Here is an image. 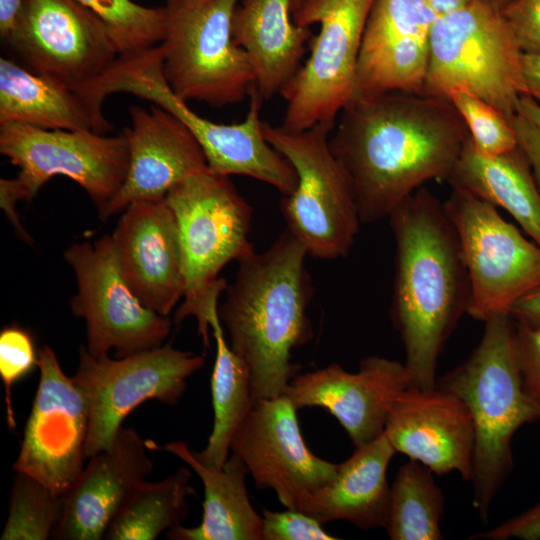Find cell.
I'll list each match as a JSON object with an SVG mask.
<instances>
[{"instance_id": "obj_1", "label": "cell", "mask_w": 540, "mask_h": 540, "mask_svg": "<svg viewBox=\"0 0 540 540\" xmlns=\"http://www.w3.org/2000/svg\"><path fill=\"white\" fill-rule=\"evenodd\" d=\"M333 131L362 224L388 218L425 182L447 181L470 138L449 99L404 92L354 98Z\"/></svg>"}, {"instance_id": "obj_2", "label": "cell", "mask_w": 540, "mask_h": 540, "mask_svg": "<svg viewBox=\"0 0 540 540\" xmlns=\"http://www.w3.org/2000/svg\"><path fill=\"white\" fill-rule=\"evenodd\" d=\"M395 241L390 319L411 386L436 387L440 354L467 309L470 282L444 202L420 187L388 216Z\"/></svg>"}, {"instance_id": "obj_3", "label": "cell", "mask_w": 540, "mask_h": 540, "mask_svg": "<svg viewBox=\"0 0 540 540\" xmlns=\"http://www.w3.org/2000/svg\"><path fill=\"white\" fill-rule=\"evenodd\" d=\"M307 250L287 229L263 252L238 261L218 306L231 349L250 371L253 404L280 396L298 375L292 350L314 336L307 311L313 295Z\"/></svg>"}, {"instance_id": "obj_4", "label": "cell", "mask_w": 540, "mask_h": 540, "mask_svg": "<svg viewBox=\"0 0 540 540\" xmlns=\"http://www.w3.org/2000/svg\"><path fill=\"white\" fill-rule=\"evenodd\" d=\"M478 345L457 367L437 379L436 386L459 397L474 427V452L469 482L472 505L482 521L513 466L511 443L516 431L540 420V402L525 389L510 314L484 322Z\"/></svg>"}, {"instance_id": "obj_5", "label": "cell", "mask_w": 540, "mask_h": 540, "mask_svg": "<svg viewBox=\"0 0 540 540\" xmlns=\"http://www.w3.org/2000/svg\"><path fill=\"white\" fill-rule=\"evenodd\" d=\"M165 199L177 220L185 278L184 300L173 322L195 317L208 348L210 323L228 285L219 273L255 250L249 241L253 209L229 176L209 168L177 184Z\"/></svg>"}, {"instance_id": "obj_6", "label": "cell", "mask_w": 540, "mask_h": 540, "mask_svg": "<svg viewBox=\"0 0 540 540\" xmlns=\"http://www.w3.org/2000/svg\"><path fill=\"white\" fill-rule=\"evenodd\" d=\"M103 101L113 93H128L169 111L192 133L206 157L208 168L218 174L254 178L290 195L297 183L289 163L266 140L260 112L263 98L256 85L249 92L245 119L235 124L215 123L195 113L169 88L162 72L160 44L145 52L120 56L113 68L96 84Z\"/></svg>"}, {"instance_id": "obj_7", "label": "cell", "mask_w": 540, "mask_h": 540, "mask_svg": "<svg viewBox=\"0 0 540 540\" xmlns=\"http://www.w3.org/2000/svg\"><path fill=\"white\" fill-rule=\"evenodd\" d=\"M522 56L502 8L491 0H473L435 18L423 94L448 99L465 89L511 121L527 95Z\"/></svg>"}, {"instance_id": "obj_8", "label": "cell", "mask_w": 540, "mask_h": 540, "mask_svg": "<svg viewBox=\"0 0 540 540\" xmlns=\"http://www.w3.org/2000/svg\"><path fill=\"white\" fill-rule=\"evenodd\" d=\"M239 0H164L162 72L172 92L220 108L241 102L256 84L246 52L233 40Z\"/></svg>"}, {"instance_id": "obj_9", "label": "cell", "mask_w": 540, "mask_h": 540, "mask_svg": "<svg viewBox=\"0 0 540 540\" xmlns=\"http://www.w3.org/2000/svg\"><path fill=\"white\" fill-rule=\"evenodd\" d=\"M335 123L289 131L263 122L268 143L293 167L297 183L283 196L280 210L289 230L308 255L332 260L346 256L361 220L348 178L330 148Z\"/></svg>"}, {"instance_id": "obj_10", "label": "cell", "mask_w": 540, "mask_h": 540, "mask_svg": "<svg viewBox=\"0 0 540 540\" xmlns=\"http://www.w3.org/2000/svg\"><path fill=\"white\" fill-rule=\"evenodd\" d=\"M375 0H303L293 12L303 27L318 23L310 56L283 87L284 129L303 131L335 123L354 99L364 27Z\"/></svg>"}, {"instance_id": "obj_11", "label": "cell", "mask_w": 540, "mask_h": 540, "mask_svg": "<svg viewBox=\"0 0 540 540\" xmlns=\"http://www.w3.org/2000/svg\"><path fill=\"white\" fill-rule=\"evenodd\" d=\"M461 246L470 282L467 314L485 322L508 313L540 285V247L489 202L452 188L444 202Z\"/></svg>"}, {"instance_id": "obj_12", "label": "cell", "mask_w": 540, "mask_h": 540, "mask_svg": "<svg viewBox=\"0 0 540 540\" xmlns=\"http://www.w3.org/2000/svg\"><path fill=\"white\" fill-rule=\"evenodd\" d=\"M204 363L203 355L176 349L171 342L122 358L93 357L82 346L72 377L89 410L86 459L110 447L123 420L140 404H176L187 379Z\"/></svg>"}, {"instance_id": "obj_13", "label": "cell", "mask_w": 540, "mask_h": 540, "mask_svg": "<svg viewBox=\"0 0 540 540\" xmlns=\"http://www.w3.org/2000/svg\"><path fill=\"white\" fill-rule=\"evenodd\" d=\"M64 259L72 268L77 293L72 313L86 324V351L93 357L116 358L164 344L172 327L169 316L145 306L129 286L120 267L111 235L71 245Z\"/></svg>"}, {"instance_id": "obj_14", "label": "cell", "mask_w": 540, "mask_h": 540, "mask_svg": "<svg viewBox=\"0 0 540 540\" xmlns=\"http://www.w3.org/2000/svg\"><path fill=\"white\" fill-rule=\"evenodd\" d=\"M0 152L19 168L16 178L26 200L50 178L62 175L80 185L98 210L116 195L129 165L123 134L49 130L21 123L0 125Z\"/></svg>"}, {"instance_id": "obj_15", "label": "cell", "mask_w": 540, "mask_h": 540, "mask_svg": "<svg viewBox=\"0 0 540 540\" xmlns=\"http://www.w3.org/2000/svg\"><path fill=\"white\" fill-rule=\"evenodd\" d=\"M7 44L25 68L86 95L120 57L106 24L77 0H28Z\"/></svg>"}, {"instance_id": "obj_16", "label": "cell", "mask_w": 540, "mask_h": 540, "mask_svg": "<svg viewBox=\"0 0 540 540\" xmlns=\"http://www.w3.org/2000/svg\"><path fill=\"white\" fill-rule=\"evenodd\" d=\"M38 368V388L12 468L64 497L84 468L88 405L49 346L38 352Z\"/></svg>"}, {"instance_id": "obj_17", "label": "cell", "mask_w": 540, "mask_h": 540, "mask_svg": "<svg viewBox=\"0 0 540 540\" xmlns=\"http://www.w3.org/2000/svg\"><path fill=\"white\" fill-rule=\"evenodd\" d=\"M296 412L282 394L253 404L232 437L230 453L243 461L258 489L272 490L285 508L299 511L335 477L338 464L310 451Z\"/></svg>"}, {"instance_id": "obj_18", "label": "cell", "mask_w": 540, "mask_h": 540, "mask_svg": "<svg viewBox=\"0 0 540 540\" xmlns=\"http://www.w3.org/2000/svg\"><path fill=\"white\" fill-rule=\"evenodd\" d=\"M411 386L404 363L369 356L355 373L332 363L324 368L296 375L282 395L294 407H320L344 427L355 448L383 434L389 411L396 398Z\"/></svg>"}, {"instance_id": "obj_19", "label": "cell", "mask_w": 540, "mask_h": 540, "mask_svg": "<svg viewBox=\"0 0 540 540\" xmlns=\"http://www.w3.org/2000/svg\"><path fill=\"white\" fill-rule=\"evenodd\" d=\"M435 18L425 0H375L363 31L354 98L423 94Z\"/></svg>"}, {"instance_id": "obj_20", "label": "cell", "mask_w": 540, "mask_h": 540, "mask_svg": "<svg viewBox=\"0 0 540 540\" xmlns=\"http://www.w3.org/2000/svg\"><path fill=\"white\" fill-rule=\"evenodd\" d=\"M130 125L122 133L128 143L125 180L103 208L101 220L124 211L130 204L164 200L177 184L208 168L206 157L189 129L158 105L129 108Z\"/></svg>"}, {"instance_id": "obj_21", "label": "cell", "mask_w": 540, "mask_h": 540, "mask_svg": "<svg viewBox=\"0 0 540 540\" xmlns=\"http://www.w3.org/2000/svg\"><path fill=\"white\" fill-rule=\"evenodd\" d=\"M384 434L394 447L441 476L457 472L469 481L474 452L470 411L456 395L437 386L408 387L394 401Z\"/></svg>"}, {"instance_id": "obj_22", "label": "cell", "mask_w": 540, "mask_h": 540, "mask_svg": "<svg viewBox=\"0 0 540 540\" xmlns=\"http://www.w3.org/2000/svg\"><path fill=\"white\" fill-rule=\"evenodd\" d=\"M111 236L133 292L145 306L169 316L184 297L185 278L177 220L166 199L130 204Z\"/></svg>"}, {"instance_id": "obj_23", "label": "cell", "mask_w": 540, "mask_h": 540, "mask_svg": "<svg viewBox=\"0 0 540 540\" xmlns=\"http://www.w3.org/2000/svg\"><path fill=\"white\" fill-rule=\"evenodd\" d=\"M147 442L121 426L110 447L89 458L64 495L61 518L51 539L101 540L122 504L153 471Z\"/></svg>"}, {"instance_id": "obj_24", "label": "cell", "mask_w": 540, "mask_h": 540, "mask_svg": "<svg viewBox=\"0 0 540 540\" xmlns=\"http://www.w3.org/2000/svg\"><path fill=\"white\" fill-rule=\"evenodd\" d=\"M395 452L384 432L356 447L347 460L338 464L335 477L307 498L299 511L322 525L344 520L362 530L385 528L391 490L386 472Z\"/></svg>"}, {"instance_id": "obj_25", "label": "cell", "mask_w": 540, "mask_h": 540, "mask_svg": "<svg viewBox=\"0 0 540 540\" xmlns=\"http://www.w3.org/2000/svg\"><path fill=\"white\" fill-rule=\"evenodd\" d=\"M232 36L246 52L265 101L298 71L312 32L294 22L292 0H243L234 12Z\"/></svg>"}, {"instance_id": "obj_26", "label": "cell", "mask_w": 540, "mask_h": 540, "mask_svg": "<svg viewBox=\"0 0 540 540\" xmlns=\"http://www.w3.org/2000/svg\"><path fill=\"white\" fill-rule=\"evenodd\" d=\"M149 450L169 452L186 463L204 487L203 515L199 525H179L165 533L170 540H263L262 516L253 508L246 488L248 471L231 453L222 468L201 463L183 441L159 446L147 440Z\"/></svg>"}, {"instance_id": "obj_27", "label": "cell", "mask_w": 540, "mask_h": 540, "mask_svg": "<svg viewBox=\"0 0 540 540\" xmlns=\"http://www.w3.org/2000/svg\"><path fill=\"white\" fill-rule=\"evenodd\" d=\"M7 123L100 134L113 128L88 95L1 57L0 125Z\"/></svg>"}, {"instance_id": "obj_28", "label": "cell", "mask_w": 540, "mask_h": 540, "mask_svg": "<svg viewBox=\"0 0 540 540\" xmlns=\"http://www.w3.org/2000/svg\"><path fill=\"white\" fill-rule=\"evenodd\" d=\"M447 182L504 209L540 247V190L519 146L506 154L486 156L469 138Z\"/></svg>"}, {"instance_id": "obj_29", "label": "cell", "mask_w": 540, "mask_h": 540, "mask_svg": "<svg viewBox=\"0 0 540 540\" xmlns=\"http://www.w3.org/2000/svg\"><path fill=\"white\" fill-rule=\"evenodd\" d=\"M210 327L216 345L211 375L214 421L205 448L195 455L206 466L222 468L229 457L232 437L251 411L253 400L249 368L228 346L218 314Z\"/></svg>"}, {"instance_id": "obj_30", "label": "cell", "mask_w": 540, "mask_h": 540, "mask_svg": "<svg viewBox=\"0 0 540 540\" xmlns=\"http://www.w3.org/2000/svg\"><path fill=\"white\" fill-rule=\"evenodd\" d=\"M191 471L186 467L157 482L142 481L110 522L106 540H155L182 525L189 510Z\"/></svg>"}, {"instance_id": "obj_31", "label": "cell", "mask_w": 540, "mask_h": 540, "mask_svg": "<svg viewBox=\"0 0 540 540\" xmlns=\"http://www.w3.org/2000/svg\"><path fill=\"white\" fill-rule=\"evenodd\" d=\"M433 472L410 460L397 471L390 490L386 532L391 540H441L444 494Z\"/></svg>"}, {"instance_id": "obj_32", "label": "cell", "mask_w": 540, "mask_h": 540, "mask_svg": "<svg viewBox=\"0 0 540 540\" xmlns=\"http://www.w3.org/2000/svg\"><path fill=\"white\" fill-rule=\"evenodd\" d=\"M64 497L36 478L15 471L9 514L1 540H47L61 518Z\"/></svg>"}, {"instance_id": "obj_33", "label": "cell", "mask_w": 540, "mask_h": 540, "mask_svg": "<svg viewBox=\"0 0 540 540\" xmlns=\"http://www.w3.org/2000/svg\"><path fill=\"white\" fill-rule=\"evenodd\" d=\"M108 27L120 56H130L161 44L166 32L164 6L148 7L133 0H77Z\"/></svg>"}, {"instance_id": "obj_34", "label": "cell", "mask_w": 540, "mask_h": 540, "mask_svg": "<svg viewBox=\"0 0 540 540\" xmlns=\"http://www.w3.org/2000/svg\"><path fill=\"white\" fill-rule=\"evenodd\" d=\"M448 99L464 120L474 148L486 156H499L518 148L511 121L495 107L465 89L451 92Z\"/></svg>"}, {"instance_id": "obj_35", "label": "cell", "mask_w": 540, "mask_h": 540, "mask_svg": "<svg viewBox=\"0 0 540 540\" xmlns=\"http://www.w3.org/2000/svg\"><path fill=\"white\" fill-rule=\"evenodd\" d=\"M35 366H38V354L30 333L15 325L4 327L0 332V377L5 388L6 418L11 429L16 426L12 388Z\"/></svg>"}, {"instance_id": "obj_36", "label": "cell", "mask_w": 540, "mask_h": 540, "mask_svg": "<svg viewBox=\"0 0 540 540\" xmlns=\"http://www.w3.org/2000/svg\"><path fill=\"white\" fill-rule=\"evenodd\" d=\"M313 517L286 508L284 511L263 509V540H335Z\"/></svg>"}, {"instance_id": "obj_37", "label": "cell", "mask_w": 540, "mask_h": 540, "mask_svg": "<svg viewBox=\"0 0 540 540\" xmlns=\"http://www.w3.org/2000/svg\"><path fill=\"white\" fill-rule=\"evenodd\" d=\"M502 13L523 53L540 54V0H514Z\"/></svg>"}, {"instance_id": "obj_38", "label": "cell", "mask_w": 540, "mask_h": 540, "mask_svg": "<svg viewBox=\"0 0 540 540\" xmlns=\"http://www.w3.org/2000/svg\"><path fill=\"white\" fill-rule=\"evenodd\" d=\"M517 354L526 391L540 402V325L515 320Z\"/></svg>"}, {"instance_id": "obj_39", "label": "cell", "mask_w": 540, "mask_h": 540, "mask_svg": "<svg viewBox=\"0 0 540 540\" xmlns=\"http://www.w3.org/2000/svg\"><path fill=\"white\" fill-rule=\"evenodd\" d=\"M477 540H540V500L524 512L488 530L473 534Z\"/></svg>"}, {"instance_id": "obj_40", "label": "cell", "mask_w": 540, "mask_h": 540, "mask_svg": "<svg viewBox=\"0 0 540 540\" xmlns=\"http://www.w3.org/2000/svg\"><path fill=\"white\" fill-rule=\"evenodd\" d=\"M511 124L517 136L518 146L527 157L540 190V128L520 113L511 119Z\"/></svg>"}, {"instance_id": "obj_41", "label": "cell", "mask_w": 540, "mask_h": 540, "mask_svg": "<svg viewBox=\"0 0 540 540\" xmlns=\"http://www.w3.org/2000/svg\"><path fill=\"white\" fill-rule=\"evenodd\" d=\"M20 200H26L24 191L17 180L14 179H0V206L5 215L13 225L17 235L24 242L31 244L32 237L23 227L20 217L16 211V203Z\"/></svg>"}, {"instance_id": "obj_42", "label": "cell", "mask_w": 540, "mask_h": 540, "mask_svg": "<svg viewBox=\"0 0 540 540\" xmlns=\"http://www.w3.org/2000/svg\"><path fill=\"white\" fill-rule=\"evenodd\" d=\"M509 314L516 321L540 325V285L517 300Z\"/></svg>"}, {"instance_id": "obj_43", "label": "cell", "mask_w": 540, "mask_h": 540, "mask_svg": "<svg viewBox=\"0 0 540 540\" xmlns=\"http://www.w3.org/2000/svg\"><path fill=\"white\" fill-rule=\"evenodd\" d=\"M28 0H0V36L7 43L20 22Z\"/></svg>"}, {"instance_id": "obj_44", "label": "cell", "mask_w": 540, "mask_h": 540, "mask_svg": "<svg viewBox=\"0 0 540 540\" xmlns=\"http://www.w3.org/2000/svg\"><path fill=\"white\" fill-rule=\"evenodd\" d=\"M522 71L526 94L540 105V54L523 53Z\"/></svg>"}, {"instance_id": "obj_45", "label": "cell", "mask_w": 540, "mask_h": 540, "mask_svg": "<svg viewBox=\"0 0 540 540\" xmlns=\"http://www.w3.org/2000/svg\"><path fill=\"white\" fill-rule=\"evenodd\" d=\"M436 17L468 5L473 0H425Z\"/></svg>"}, {"instance_id": "obj_46", "label": "cell", "mask_w": 540, "mask_h": 540, "mask_svg": "<svg viewBox=\"0 0 540 540\" xmlns=\"http://www.w3.org/2000/svg\"><path fill=\"white\" fill-rule=\"evenodd\" d=\"M518 113L524 115L540 128V105L533 98L528 95L521 96Z\"/></svg>"}, {"instance_id": "obj_47", "label": "cell", "mask_w": 540, "mask_h": 540, "mask_svg": "<svg viewBox=\"0 0 540 540\" xmlns=\"http://www.w3.org/2000/svg\"><path fill=\"white\" fill-rule=\"evenodd\" d=\"M491 1L497 6L503 8L504 6H506L507 4L511 3L514 0H491Z\"/></svg>"}, {"instance_id": "obj_48", "label": "cell", "mask_w": 540, "mask_h": 540, "mask_svg": "<svg viewBox=\"0 0 540 540\" xmlns=\"http://www.w3.org/2000/svg\"><path fill=\"white\" fill-rule=\"evenodd\" d=\"M303 0H292V14L300 6Z\"/></svg>"}]
</instances>
